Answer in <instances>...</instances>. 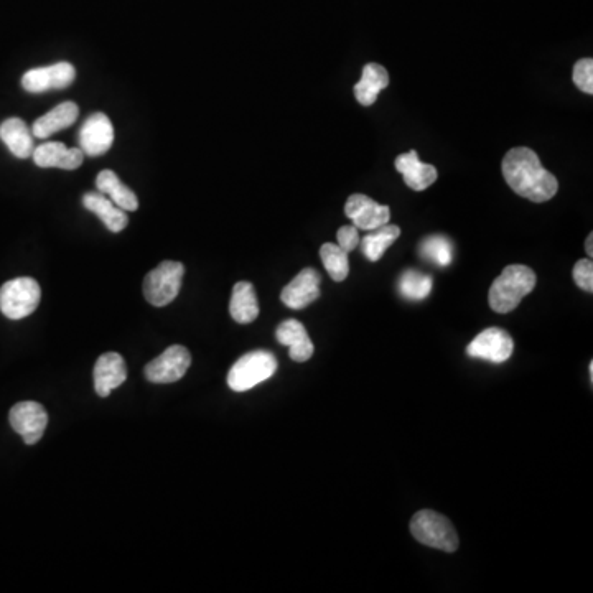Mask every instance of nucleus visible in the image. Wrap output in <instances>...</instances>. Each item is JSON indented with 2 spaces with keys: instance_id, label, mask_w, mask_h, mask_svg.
Segmentation results:
<instances>
[{
  "instance_id": "1",
  "label": "nucleus",
  "mask_w": 593,
  "mask_h": 593,
  "mask_svg": "<svg viewBox=\"0 0 593 593\" xmlns=\"http://www.w3.org/2000/svg\"><path fill=\"white\" fill-rule=\"evenodd\" d=\"M503 177L519 197L544 203L556 197L559 182L542 167L536 152L528 147H514L503 159Z\"/></svg>"
},
{
  "instance_id": "2",
  "label": "nucleus",
  "mask_w": 593,
  "mask_h": 593,
  "mask_svg": "<svg viewBox=\"0 0 593 593\" xmlns=\"http://www.w3.org/2000/svg\"><path fill=\"white\" fill-rule=\"evenodd\" d=\"M536 282V274L531 267L521 264L505 267L501 276L491 284L488 295L491 310L496 313L513 312L521 300L533 292Z\"/></svg>"
},
{
  "instance_id": "3",
  "label": "nucleus",
  "mask_w": 593,
  "mask_h": 593,
  "mask_svg": "<svg viewBox=\"0 0 593 593\" xmlns=\"http://www.w3.org/2000/svg\"><path fill=\"white\" fill-rule=\"evenodd\" d=\"M277 371L276 356L269 351L256 350L241 356L229 369L228 386L234 393H246L257 384L271 379Z\"/></svg>"
},
{
  "instance_id": "4",
  "label": "nucleus",
  "mask_w": 593,
  "mask_h": 593,
  "mask_svg": "<svg viewBox=\"0 0 593 593\" xmlns=\"http://www.w3.org/2000/svg\"><path fill=\"white\" fill-rule=\"evenodd\" d=\"M411 533L424 546L439 551L455 552L458 549L457 531L449 518L435 513L432 509H422L411 521Z\"/></svg>"
},
{
  "instance_id": "5",
  "label": "nucleus",
  "mask_w": 593,
  "mask_h": 593,
  "mask_svg": "<svg viewBox=\"0 0 593 593\" xmlns=\"http://www.w3.org/2000/svg\"><path fill=\"white\" fill-rule=\"evenodd\" d=\"M185 267L182 262L164 261L144 279V297L154 307H165L177 299L182 289Z\"/></svg>"
},
{
  "instance_id": "6",
  "label": "nucleus",
  "mask_w": 593,
  "mask_h": 593,
  "mask_svg": "<svg viewBox=\"0 0 593 593\" xmlns=\"http://www.w3.org/2000/svg\"><path fill=\"white\" fill-rule=\"evenodd\" d=\"M42 299V289L32 277H19L0 287V312L10 320L29 317Z\"/></svg>"
},
{
  "instance_id": "7",
  "label": "nucleus",
  "mask_w": 593,
  "mask_h": 593,
  "mask_svg": "<svg viewBox=\"0 0 593 593\" xmlns=\"http://www.w3.org/2000/svg\"><path fill=\"white\" fill-rule=\"evenodd\" d=\"M192 365V355L185 346L173 345L145 366L147 381L155 384L177 383Z\"/></svg>"
},
{
  "instance_id": "8",
  "label": "nucleus",
  "mask_w": 593,
  "mask_h": 593,
  "mask_svg": "<svg viewBox=\"0 0 593 593\" xmlns=\"http://www.w3.org/2000/svg\"><path fill=\"white\" fill-rule=\"evenodd\" d=\"M76 80L75 66L68 61L55 65L33 68L22 76V88L30 94L48 93L55 89H65Z\"/></svg>"
},
{
  "instance_id": "9",
  "label": "nucleus",
  "mask_w": 593,
  "mask_h": 593,
  "mask_svg": "<svg viewBox=\"0 0 593 593\" xmlns=\"http://www.w3.org/2000/svg\"><path fill=\"white\" fill-rule=\"evenodd\" d=\"M10 425L17 434L22 435L25 444L35 445L42 439L48 425V414L42 404L24 401L10 409Z\"/></svg>"
},
{
  "instance_id": "10",
  "label": "nucleus",
  "mask_w": 593,
  "mask_h": 593,
  "mask_svg": "<svg viewBox=\"0 0 593 593\" xmlns=\"http://www.w3.org/2000/svg\"><path fill=\"white\" fill-rule=\"evenodd\" d=\"M513 338L501 328H486L467 346V355L477 360L501 365L513 355Z\"/></svg>"
},
{
  "instance_id": "11",
  "label": "nucleus",
  "mask_w": 593,
  "mask_h": 593,
  "mask_svg": "<svg viewBox=\"0 0 593 593\" xmlns=\"http://www.w3.org/2000/svg\"><path fill=\"white\" fill-rule=\"evenodd\" d=\"M114 127L113 122L106 114L94 113L86 119L80 129L78 144L83 154L88 157H99L113 147Z\"/></svg>"
},
{
  "instance_id": "12",
  "label": "nucleus",
  "mask_w": 593,
  "mask_h": 593,
  "mask_svg": "<svg viewBox=\"0 0 593 593\" xmlns=\"http://www.w3.org/2000/svg\"><path fill=\"white\" fill-rule=\"evenodd\" d=\"M345 215L353 221L356 228L373 231L379 226L388 225L391 220V208L379 205L366 195L355 193L346 200Z\"/></svg>"
},
{
  "instance_id": "13",
  "label": "nucleus",
  "mask_w": 593,
  "mask_h": 593,
  "mask_svg": "<svg viewBox=\"0 0 593 593\" xmlns=\"http://www.w3.org/2000/svg\"><path fill=\"white\" fill-rule=\"evenodd\" d=\"M320 282L322 277L312 267L300 271L282 290V304L292 310L309 307L320 297Z\"/></svg>"
},
{
  "instance_id": "14",
  "label": "nucleus",
  "mask_w": 593,
  "mask_h": 593,
  "mask_svg": "<svg viewBox=\"0 0 593 593\" xmlns=\"http://www.w3.org/2000/svg\"><path fill=\"white\" fill-rule=\"evenodd\" d=\"M33 162L42 169L76 170L85 162L80 147H66L61 142H47L33 150Z\"/></svg>"
},
{
  "instance_id": "15",
  "label": "nucleus",
  "mask_w": 593,
  "mask_h": 593,
  "mask_svg": "<svg viewBox=\"0 0 593 593\" xmlns=\"http://www.w3.org/2000/svg\"><path fill=\"white\" fill-rule=\"evenodd\" d=\"M94 389L101 397H108L113 389L119 388L126 383L127 368L126 361L119 353H104L99 356L93 371Z\"/></svg>"
},
{
  "instance_id": "16",
  "label": "nucleus",
  "mask_w": 593,
  "mask_h": 593,
  "mask_svg": "<svg viewBox=\"0 0 593 593\" xmlns=\"http://www.w3.org/2000/svg\"><path fill=\"white\" fill-rule=\"evenodd\" d=\"M396 170L401 173L407 187L414 192H424L430 185H434L439 177L434 165L421 162L416 150L399 155L396 159Z\"/></svg>"
},
{
  "instance_id": "17",
  "label": "nucleus",
  "mask_w": 593,
  "mask_h": 593,
  "mask_svg": "<svg viewBox=\"0 0 593 593\" xmlns=\"http://www.w3.org/2000/svg\"><path fill=\"white\" fill-rule=\"evenodd\" d=\"M277 341L281 345L289 346L290 360L295 363H305L313 356L312 340H310L309 333L305 330L304 325L299 320H285L276 330Z\"/></svg>"
},
{
  "instance_id": "18",
  "label": "nucleus",
  "mask_w": 593,
  "mask_h": 593,
  "mask_svg": "<svg viewBox=\"0 0 593 593\" xmlns=\"http://www.w3.org/2000/svg\"><path fill=\"white\" fill-rule=\"evenodd\" d=\"M78 116H80L78 104L73 103V101H65V103L58 104L57 108H53L50 113L38 117L37 121L33 122V137L48 139L53 134H57V132L73 126Z\"/></svg>"
},
{
  "instance_id": "19",
  "label": "nucleus",
  "mask_w": 593,
  "mask_h": 593,
  "mask_svg": "<svg viewBox=\"0 0 593 593\" xmlns=\"http://www.w3.org/2000/svg\"><path fill=\"white\" fill-rule=\"evenodd\" d=\"M83 206L93 215L98 216L111 233H121L129 225L127 211L119 208L114 201L109 200L101 192L86 193L83 197Z\"/></svg>"
},
{
  "instance_id": "20",
  "label": "nucleus",
  "mask_w": 593,
  "mask_h": 593,
  "mask_svg": "<svg viewBox=\"0 0 593 593\" xmlns=\"http://www.w3.org/2000/svg\"><path fill=\"white\" fill-rule=\"evenodd\" d=\"M0 141L17 159H30L33 154V134L19 117H10L0 124Z\"/></svg>"
},
{
  "instance_id": "21",
  "label": "nucleus",
  "mask_w": 593,
  "mask_h": 593,
  "mask_svg": "<svg viewBox=\"0 0 593 593\" xmlns=\"http://www.w3.org/2000/svg\"><path fill=\"white\" fill-rule=\"evenodd\" d=\"M389 86V73L379 63H368L363 68L361 80L355 85V96L361 106H373L379 93Z\"/></svg>"
},
{
  "instance_id": "22",
  "label": "nucleus",
  "mask_w": 593,
  "mask_h": 593,
  "mask_svg": "<svg viewBox=\"0 0 593 593\" xmlns=\"http://www.w3.org/2000/svg\"><path fill=\"white\" fill-rule=\"evenodd\" d=\"M229 313L234 322L241 325L253 323L259 317V302H257L256 289L251 282H238L234 285L231 302H229Z\"/></svg>"
},
{
  "instance_id": "23",
  "label": "nucleus",
  "mask_w": 593,
  "mask_h": 593,
  "mask_svg": "<svg viewBox=\"0 0 593 593\" xmlns=\"http://www.w3.org/2000/svg\"><path fill=\"white\" fill-rule=\"evenodd\" d=\"M96 188L124 211L139 210V198L119 180L113 170H103L96 177Z\"/></svg>"
},
{
  "instance_id": "24",
  "label": "nucleus",
  "mask_w": 593,
  "mask_h": 593,
  "mask_svg": "<svg viewBox=\"0 0 593 593\" xmlns=\"http://www.w3.org/2000/svg\"><path fill=\"white\" fill-rule=\"evenodd\" d=\"M399 236H401L399 226L389 225V223L388 225L379 226L378 229H373V233L365 236L363 241H360L361 251H363L368 261H379Z\"/></svg>"
},
{
  "instance_id": "25",
  "label": "nucleus",
  "mask_w": 593,
  "mask_h": 593,
  "mask_svg": "<svg viewBox=\"0 0 593 593\" xmlns=\"http://www.w3.org/2000/svg\"><path fill=\"white\" fill-rule=\"evenodd\" d=\"M320 259L323 266L327 269L328 276L335 282L345 281L350 274V262H348V253L338 246V244L327 243L320 248Z\"/></svg>"
},
{
  "instance_id": "26",
  "label": "nucleus",
  "mask_w": 593,
  "mask_h": 593,
  "mask_svg": "<svg viewBox=\"0 0 593 593\" xmlns=\"http://www.w3.org/2000/svg\"><path fill=\"white\" fill-rule=\"evenodd\" d=\"M421 254L424 259L432 262L435 266L447 267L453 261V244L445 236L435 234V236H429L422 241Z\"/></svg>"
},
{
  "instance_id": "27",
  "label": "nucleus",
  "mask_w": 593,
  "mask_h": 593,
  "mask_svg": "<svg viewBox=\"0 0 593 593\" xmlns=\"http://www.w3.org/2000/svg\"><path fill=\"white\" fill-rule=\"evenodd\" d=\"M432 290V277L425 276L419 271H409L402 274L399 279V292L407 300H424L429 297Z\"/></svg>"
},
{
  "instance_id": "28",
  "label": "nucleus",
  "mask_w": 593,
  "mask_h": 593,
  "mask_svg": "<svg viewBox=\"0 0 593 593\" xmlns=\"http://www.w3.org/2000/svg\"><path fill=\"white\" fill-rule=\"evenodd\" d=\"M572 80L574 85L582 93L593 94V60L592 58H582L577 61L572 71Z\"/></svg>"
},
{
  "instance_id": "29",
  "label": "nucleus",
  "mask_w": 593,
  "mask_h": 593,
  "mask_svg": "<svg viewBox=\"0 0 593 593\" xmlns=\"http://www.w3.org/2000/svg\"><path fill=\"white\" fill-rule=\"evenodd\" d=\"M575 284L579 285L580 289L592 294L593 292V264L592 259H580L575 264L574 271H572Z\"/></svg>"
},
{
  "instance_id": "30",
  "label": "nucleus",
  "mask_w": 593,
  "mask_h": 593,
  "mask_svg": "<svg viewBox=\"0 0 593 593\" xmlns=\"http://www.w3.org/2000/svg\"><path fill=\"white\" fill-rule=\"evenodd\" d=\"M338 246L346 253L355 251L360 246V233L356 226H341L337 233Z\"/></svg>"
},
{
  "instance_id": "31",
  "label": "nucleus",
  "mask_w": 593,
  "mask_h": 593,
  "mask_svg": "<svg viewBox=\"0 0 593 593\" xmlns=\"http://www.w3.org/2000/svg\"><path fill=\"white\" fill-rule=\"evenodd\" d=\"M585 251L589 254V257L593 256V234H589V238L585 241Z\"/></svg>"
},
{
  "instance_id": "32",
  "label": "nucleus",
  "mask_w": 593,
  "mask_h": 593,
  "mask_svg": "<svg viewBox=\"0 0 593 593\" xmlns=\"http://www.w3.org/2000/svg\"><path fill=\"white\" fill-rule=\"evenodd\" d=\"M589 369H590V381H593V363H590Z\"/></svg>"
}]
</instances>
